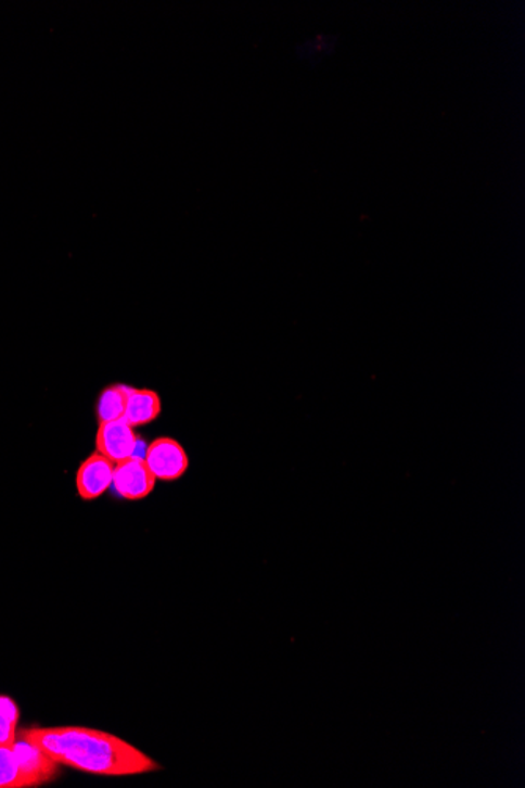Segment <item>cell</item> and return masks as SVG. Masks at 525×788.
<instances>
[{"label":"cell","instance_id":"6da1fadb","mask_svg":"<svg viewBox=\"0 0 525 788\" xmlns=\"http://www.w3.org/2000/svg\"><path fill=\"white\" fill-rule=\"evenodd\" d=\"M21 737L34 742L59 763L97 776H136L161 770L156 760L117 735L97 728L30 727Z\"/></svg>","mask_w":525,"mask_h":788},{"label":"cell","instance_id":"7a4b0ae2","mask_svg":"<svg viewBox=\"0 0 525 788\" xmlns=\"http://www.w3.org/2000/svg\"><path fill=\"white\" fill-rule=\"evenodd\" d=\"M146 466L156 480L175 482L189 469V457L183 446L171 437H157L143 455Z\"/></svg>","mask_w":525,"mask_h":788},{"label":"cell","instance_id":"3957f363","mask_svg":"<svg viewBox=\"0 0 525 788\" xmlns=\"http://www.w3.org/2000/svg\"><path fill=\"white\" fill-rule=\"evenodd\" d=\"M156 478L150 471L143 457L126 458L125 461L115 465L114 486L115 493L126 500L145 499L152 495L156 486Z\"/></svg>","mask_w":525,"mask_h":788},{"label":"cell","instance_id":"277c9868","mask_svg":"<svg viewBox=\"0 0 525 788\" xmlns=\"http://www.w3.org/2000/svg\"><path fill=\"white\" fill-rule=\"evenodd\" d=\"M139 440L135 427L124 418L100 423L97 433V452L108 458L112 463H120L126 458L136 457Z\"/></svg>","mask_w":525,"mask_h":788},{"label":"cell","instance_id":"5b68a950","mask_svg":"<svg viewBox=\"0 0 525 788\" xmlns=\"http://www.w3.org/2000/svg\"><path fill=\"white\" fill-rule=\"evenodd\" d=\"M115 463L101 454L90 455L79 466L76 474V488L84 500L98 499L107 492L114 482Z\"/></svg>","mask_w":525,"mask_h":788},{"label":"cell","instance_id":"8992f818","mask_svg":"<svg viewBox=\"0 0 525 788\" xmlns=\"http://www.w3.org/2000/svg\"><path fill=\"white\" fill-rule=\"evenodd\" d=\"M13 749H15L21 770H23L29 787L43 786L57 776L59 763L49 758L43 749L21 737L20 734H17Z\"/></svg>","mask_w":525,"mask_h":788},{"label":"cell","instance_id":"52a82bcc","mask_svg":"<svg viewBox=\"0 0 525 788\" xmlns=\"http://www.w3.org/2000/svg\"><path fill=\"white\" fill-rule=\"evenodd\" d=\"M161 411H163V403L155 391L129 387L124 415V419L129 425L136 429V427L152 423L153 420L159 418Z\"/></svg>","mask_w":525,"mask_h":788},{"label":"cell","instance_id":"ba28073f","mask_svg":"<svg viewBox=\"0 0 525 788\" xmlns=\"http://www.w3.org/2000/svg\"><path fill=\"white\" fill-rule=\"evenodd\" d=\"M128 391L129 387L117 384V386H108L101 392L97 405V416L100 423L124 418Z\"/></svg>","mask_w":525,"mask_h":788},{"label":"cell","instance_id":"9c48e42d","mask_svg":"<svg viewBox=\"0 0 525 788\" xmlns=\"http://www.w3.org/2000/svg\"><path fill=\"white\" fill-rule=\"evenodd\" d=\"M0 788H29L13 746H0Z\"/></svg>","mask_w":525,"mask_h":788},{"label":"cell","instance_id":"30bf717a","mask_svg":"<svg viewBox=\"0 0 525 788\" xmlns=\"http://www.w3.org/2000/svg\"><path fill=\"white\" fill-rule=\"evenodd\" d=\"M20 709L9 696H0V746H13L17 738Z\"/></svg>","mask_w":525,"mask_h":788}]
</instances>
